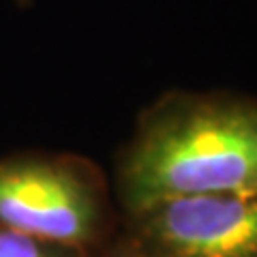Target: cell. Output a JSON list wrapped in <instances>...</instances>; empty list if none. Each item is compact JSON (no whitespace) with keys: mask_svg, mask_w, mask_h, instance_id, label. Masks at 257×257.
Masks as SVG:
<instances>
[{"mask_svg":"<svg viewBox=\"0 0 257 257\" xmlns=\"http://www.w3.org/2000/svg\"><path fill=\"white\" fill-rule=\"evenodd\" d=\"M257 191V99L170 92L138 120L118 155L122 212L182 195Z\"/></svg>","mask_w":257,"mask_h":257,"instance_id":"obj_1","label":"cell"},{"mask_svg":"<svg viewBox=\"0 0 257 257\" xmlns=\"http://www.w3.org/2000/svg\"><path fill=\"white\" fill-rule=\"evenodd\" d=\"M105 176L79 155L18 152L0 159V227L86 253L114 240Z\"/></svg>","mask_w":257,"mask_h":257,"instance_id":"obj_2","label":"cell"},{"mask_svg":"<svg viewBox=\"0 0 257 257\" xmlns=\"http://www.w3.org/2000/svg\"><path fill=\"white\" fill-rule=\"evenodd\" d=\"M150 257H257V191L182 195L124 216Z\"/></svg>","mask_w":257,"mask_h":257,"instance_id":"obj_3","label":"cell"},{"mask_svg":"<svg viewBox=\"0 0 257 257\" xmlns=\"http://www.w3.org/2000/svg\"><path fill=\"white\" fill-rule=\"evenodd\" d=\"M90 253L0 227V257H88Z\"/></svg>","mask_w":257,"mask_h":257,"instance_id":"obj_4","label":"cell"},{"mask_svg":"<svg viewBox=\"0 0 257 257\" xmlns=\"http://www.w3.org/2000/svg\"><path fill=\"white\" fill-rule=\"evenodd\" d=\"M105 253H107V257H150L131 236H126L124 231L114 236V240L105 246Z\"/></svg>","mask_w":257,"mask_h":257,"instance_id":"obj_5","label":"cell"},{"mask_svg":"<svg viewBox=\"0 0 257 257\" xmlns=\"http://www.w3.org/2000/svg\"><path fill=\"white\" fill-rule=\"evenodd\" d=\"M88 257H107V253H105V248H103V251H96V253H90Z\"/></svg>","mask_w":257,"mask_h":257,"instance_id":"obj_6","label":"cell"}]
</instances>
